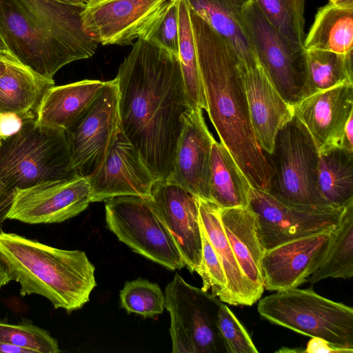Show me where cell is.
<instances>
[{"mask_svg":"<svg viewBox=\"0 0 353 353\" xmlns=\"http://www.w3.org/2000/svg\"><path fill=\"white\" fill-rule=\"evenodd\" d=\"M117 77L121 128L155 179H168L190 109L179 55L138 38Z\"/></svg>","mask_w":353,"mask_h":353,"instance_id":"obj_1","label":"cell"},{"mask_svg":"<svg viewBox=\"0 0 353 353\" xmlns=\"http://www.w3.org/2000/svg\"><path fill=\"white\" fill-rule=\"evenodd\" d=\"M190 14L210 120L250 185L268 191L270 170L251 123L241 61L190 7Z\"/></svg>","mask_w":353,"mask_h":353,"instance_id":"obj_2","label":"cell"},{"mask_svg":"<svg viewBox=\"0 0 353 353\" xmlns=\"http://www.w3.org/2000/svg\"><path fill=\"white\" fill-rule=\"evenodd\" d=\"M84 7L59 0H0V35L22 63L53 79L61 68L97 50L82 26Z\"/></svg>","mask_w":353,"mask_h":353,"instance_id":"obj_3","label":"cell"},{"mask_svg":"<svg viewBox=\"0 0 353 353\" xmlns=\"http://www.w3.org/2000/svg\"><path fill=\"white\" fill-rule=\"evenodd\" d=\"M0 258L20 294H38L72 312L90 300L97 285L94 266L81 250L51 247L14 233L0 232Z\"/></svg>","mask_w":353,"mask_h":353,"instance_id":"obj_4","label":"cell"},{"mask_svg":"<svg viewBox=\"0 0 353 353\" xmlns=\"http://www.w3.org/2000/svg\"><path fill=\"white\" fill-rule=\"evenodd\" d=\"M77 176L65 130L40 125L35 116L23 118L20 129L0 143V226L18 190Z\"/></svg>","mask_w":353,"mask_h":353,"instance_id":"obj_5","label":"cell"},{"mask_svg":"<svg viewBox=\"0 0 353 353\" xmlns=\"http://www.w3.org/2000/svg\"><path fill=\"white\" fill-rule=\"evenodd\" d=\"M257 310L272 323L353 350V308L312 288L276 291L260 299Z\"/></svg>","mask_w":353,"mask_h":353,"instance_id":"obj_6","label":"cell"},{"mask_svg":"<svg viewBox=\"0 0 353 353\" xmlns=\"http://www.w3.org/2000/svg\"><path fill=\"white\" fill-rule=\"evenodd\" d=\"M263 154L270 170L267 192L271 195L294 205L328 206L318 188V148L298 119L294 116L279 129L272 152Z\"/></svg>","mask_w":353,"mask_h":353,"instance_id":"obj_7","label":"cell"},{"mask_svg":"<svg viewBox=\"0 0 353 353\" xmlns=\"http://www.w3.org/2000/svg\"><path fill=\"white\" fill-rule=\"evenodd\" d=\"M172 353H221L225 347L217 326L223 303L187 283L178 273L165 289Z\"/></svg>","mask_w":353,"mask_h":353,"instance_id":"obj_8","label":"cell"},{"mask_svg":"<svg viewBox=\"0 0 353 353\" xmlns=\"http://www.w3.org/2000/svg\"><path fill=\"white\" fill-rule=\"evenodd\" d=\"M241 25L259 65L281 97L293 106L305 97L306 49L283 37L266 19L255 0L243 9Z\"/></svg>","mask_w":353,"mask_h":353,"instance_id":"obj_9","label":"cell"},{"mask_svg":"<svg viewBox=\"0 0 353 353\" xmlns=\"http://www.w3.org/2000/svg\"><path fill=\"white\" fill-rule=\"evenodd\" d=\"M104 201L107 228L120 241L170 270L185 267L174 239L148 198L120 196Z\"/></svg>","mask_w":353,"mask_h":353,"instance_id":"obj_10","label":"cell"},{"mask_svg":"<svg viewBox=\"0 0 353 353\" xmlns=\"http://www.w3.org/2000/svg\"><path fill=\"white\" fill-rule=\"evenodd\" d=\"M248 207L254 216L257 236L263 251L294 239L334 230L345 208L291 205L252 186L249 191Z\"/></svg>","mask_w":353,"mask_h":353,"instance_id":"obj_11","label":"cell"},{"mask_svg":"<svg viewBox=\"0 0 353 353\" xmlns=\"http://www.w3.org/2000/svg\"><path fill=\"white\" fill-rule=\"evenodd\" d=\"M120 127L115 78L105 81L88 108L65 130L72 166L79 176L89 177L96 171Z\"/></svg>","mask_w":353,"mask_h":353,"instance_id":"obj_12","label":"cell"},{"mask_svg":"<svg viewBox=\"0 0 353 353\" xmlns=\"http://www.w3.org/2000/svg\"><path fill=\"white\" fill-rule=\"evenodd\" d=\"M91 203L88 177L43 181L18 190L6 219L26 223H54L70 219Z\"/></svg>","mask_w":353,"mask_h":353,"instance_id":"obj_13","label":"cell"},{"mask_svg":"<svg viewBox=\"0 0 353 353\" xmlns=\"http://www.w3.org/2000/svg\"><path fill=\"white\" fill-rule=\"evenodd\" d=\"M169 0H105L85 6L84 31L98 43L128 46L141 37Z\"/></svg>","mask_w":353,"mask_h":353,"instance_id":"obj_14","label":"cell"},{"mask_svg":"<svg viewBox=\"0 0 353 353\" xmlns=\"http://www.w3.org/2000/svg\"><path fill=\"white\" fill-rule=\"evenodd\" d=\"M151 205L174 239L185 267L200 273L202 239L198 198L170 179H157L150 197Z\"/></svg>","mask_w":353,"mask_h":353,"instance_id":"obj_15","label":"cell"},{"mask_svg":"<svg viewBox=\"0 0 353 353\" xmlns=\"http://www.w3.org/2000/svg\"><path fill=\"white\" fill-rule=\"evenodd\" d=\"M88 178L91 202L120 196L150 197L156 181L121 127L102 163Z\"/></svg>","mask_w":353,"mask_h":353,"instance_id":"obj_16","label":"cell"},{"mask_svg":"<svg viewBox=\"0 0 353 353\" xmlns=\"http://www.w3.org/2000/svg\"><path fill=\"white\" fill-rule=\"evenodd\" d=\"M334 230L265 250L261 261L264 289L276 292L297 288L305 283L323 263Z\"/></svg>","mask_w":353,"mask_h":353,"instance_id":"obj_17","label":"cell"},{"mask_svg":"<svg viewBox=\"0 0 353 353\" xmlns=\"http://www.w3.org/2000/svg\"><path fill=\"white\" fill-rule=\"evenodd\" d=\"M214 138L209 131L203 110L189 109L178 139L172 174L168 179L199 199L210 201V159Z\"/></svg>","mask_w":353,"mask_h":353,"instance_id":"obj_18","label":"cell"},{"mask_svg":"<svg viewBox=\"0 0 353 353\" xmlns=\"http://www.w3.org/2000/svg\"><path fill=\"white\" fill-rule=\"evenodd\" d=\"M292 107L294 116L307 128L319 152L339 147L345 126L353 114V84L317 92Z\"/></svg>","mask_w":353,"mask_h":353,"instance_id":"obj_19","label":"cell"},{"mask_svg":"<svg viewBox=\"0 0 353 353\" xmlns=\"http://www.w3.org/2000/svg\"><path fill=\"white\" fill-rule=\"evenodd\" d=\"M250 121L263 151L270 153L276 133L294 117L293 107L281 97L262 67L243 70Z\"/></svg>","mask_w":353,"mask_h":353,"instance_id":"obj_20","label":"cell"},{"mask_svg":"<svg viewBox=\"0 0 353 353\" xmlns=\"http://www.w3.org/2000/svg\"><path fill=\"white\" fill-rule=\"evenodd\" d=\"M221 221L238 265L260 299L263 291L261 261L263 254L254 216L248 207L221 209Z\"/></svg>","mask_w":353,"mask_h":353,"instance_id":"obj_21","label":"cell"},{"mask_svg":"<svg viewBox=\"0 0 353 353\" xmlns=\"http://www.w3.org/2000/svg\"><path fill=\"white\" fill-rule=\"evenodd\" d=\"M200 223L224 270L227 288L223 303L252 305L259 300L242 273L223 230L221 208L211 201L198 198Z\"/></svg>","mask_w":353,"mask_h":353,"instance_id":"obj_22","label":"cell"},{"mask_svg":"<svg viewBox=\"0 0 353 353\" xmlns=\"http://www.w3.org/2000/svg\"><path fill=\"white\" fill-rule=\"evenodd\" d=\"M6 70L0 77V114L13 113L22 119L35 116V110L46 92L54 85L25 65L5 49Z\"/></svg>","mask_w":353,"mask_h":353,"instance_id":"obj_23","label":"cell"},{"mask_svg":"<svg viewBox=\"0 0 353 353\" xmlns=\"http://www.w3.org/2000/svg\"><path fill=\"white\" fill-rule=\"evenodd\" d=\"M104 83L100 80L84 79L51 87L35 110V121L42 125L66 130L88 108Z\"/></svg>","mask_w":353,"mask_h":353,"instance_id":"obj_24","label":"cell"},{"mask_svg":"<svg viewBox=\"0 0 353 353\" xmlns=\"http://www.w3.org/2000/svg\"><path fill=\"white\" fill-rule=\"evenodd\" d=\"M250 1L187 0L190 8L230 42L243 70L259 64L241 25V13Z\"/></svg>","mask_w":353,"mask_h":353,"instance_id":"obj_25","label":"cell"},{"mask_svg":"<svg viewBox=\"0 0 353 353\" xmlns=\"http://www.w3.org/2000/svg\"><path fill=\"white\" fill-rule=\"evenodd\" d=\"M251 186L227 148L214 140L210 159V201L221 209L248 207Z\"/></svg>","mask_w":353,"mask_h":353,"instance_id":"obj_26","label":"cell"},{"mask_svg":"<svg viewBox=\"0 0 353 353\" xmlns=\"http://www.w3.org/2000/svg\"><path fill=\"white\" fill-rule=\"evenodd\" d=\"M318 188L328 206L343 208L353 201V152L340 147L319 152Z\"/></svg>","mask_w":353,"mask_h":353,"instance_id":"obj_27","label":"cell"},{"mask_svg":"<svg viewBox=\"0 0 353 353\" xmlns=\"http://www.w3.org/2000/svg\"><path fill=\"white\" fill-rule=\"evenodd\" d=\"M306 50L346 53L353 50V9L342 8L330 3L319 8L309 33Z\"/></svg>","mask_w":353,"mask_h":353,"instance_id":"obj_28","label":"cell"},{"mask_svg":"<svg viewBox=\"0 0 353 353\" xmlns=\"http://www.w3.org/2000/svg\"><path fill=\"white\" fill-rule=\"evenodd\" d=\"M179 58L188 105L207 110L187 0L179 1Z\"/></svg>","mask_w":353,"mask_h":353,"instance_id":"obj_29","label":"cell"},{"mask_svg":"<svg viewBox=\"0 0 353 353\" xmlns=\"http://www.w3.org/2000/svg\"><path fill=\"white\" fill-rule=\"evenodd\" d=\"M352 52L306 50L305 97L342 84H353Z\"/></svg>","mask_w":353,"mask_h":353,"instance_id":"obj_30","label":"cell"},{"mask_svg":"<svg viewBox=\"0 0 353 353\" xmlns=\"http://www.w3.org/2000/svg\"><path fill=\"white\" fill-rule=\"evenodd\" d=\"M353 276V201L345 208L335 228L327 254L319 268L309 277L311 284L327 278L351 279Z\"/></svg>","mask_w":353,"mask_h":353,"instance_id":"obj_31","label":"cell"},{"mask_svg":"<svg viewBox=\"0 0 353 353\" xmlns=\"http://www.w3.org/2000/svg\"><path fill=\"white\" fill-rule=\"evenodd\" d=\"M273 28L290 43L304 46L305 0H255Z\"/></svg>","mask_w":353,"mask_h":353,"instance_id":"obj_32","label":"cell"},{"mask_svg":"<svg viewBox=\"0 0 353 353\" xmlns=\"http://www.w3.org/2000/svg\"><path fill=\"white\" fill-rule=\"evenodd\" d=\"M120 303L128 313L145 318L157 316L164 311L165 294L159 285L139 278L128 281L120 292Z\"/></svg>","mask_w":353,"mask_h":353,"instance_id":"obj_33","label":"cell"},{"mask_svg":"<svg viewBox=\"0 0 353 353\" xmlns=\"http://www.w3.org/2000/svg\"><path fill=\"white\" fill-rule=\"evenodd\" d=\"M0 341L29 349L34 353H58L56 339L46 330L29 323L14 325L0 322Z\"/></svg>","mask_w":353,"mask_h":353,"instance_id":"obj_34","label":"cell"},{"mask_svg":"<svg viewBox=\"0 0 353 353\" xmlns=\"http://www.w3.org/2000/svg\"><path fill=\"white\" fill-rule=\"evenodd\" d=\"M179 1V0H169L139 37L178 55Z\"/></svg>","mask_w":353,"mask_h":353,"instance_id":"obj_35","label":"cell"},{"mask_svg":"<svg viewBox=\"0 0 353 353\" xmlns=\"http://www.w3.org/2000/svg\"><path fill=\"white\" fill-rule=\"evenodd\" d=\"M217 326L226 353H258L248 332L223 302L217 314Z\"/></svg>","mask_w":353,"mask_h":353,"instance_id":"obj_36","label":"cell"},{"mask_svg":"<svg viewBox=\"0 0 353 353\" xmlns=\"http://www.w3.org/2000/svg\"><path fill=\"white\" fill-rule=\"evenodd\" d=\"M202 257L199 276L203 281L201 290H211L212 294L223 302L227 288L225 274L222 264L211 245L201 223Z\"/></svg>","mask_w":353,"mask_h":353,"instance_id":"obj_37","label":"cell"},{"mask_svg":"<svg viewBox=\"0 0 353 353\" xmlns=\"http://www.w3.org/2000/svg\"><path fill=\"white\" fill-rule=\"evenodd\" d=\"M303 352L307 353H352L353 350L341 347L319 337H311Z\"/></svg>","mask_w":353,"mask_h":353,"instance_id":"obj_38","label":"cell"},{"mask_svg":"<svg viewBox=\"0 0 353 353\" xmlns=\"http://www.w3.org/2000/svg\"><path fill=\"white\" fill-rule=\"evenodd\" d=\"M23 119L16 114L5 113L0 115V134L2 138L10 136L18 131Z\"/></svg>","mask_w":353,"mask_h":353,"instance_id":"obj_39","label":"cell"},{"mask_svg":"<svg viewBox=\"0 0 353 353\" xmlns=\"http://www.w3.org/2000/svg\"><path fill=\"white\" fill-rule=\"evenodd\" d=\"M340 148L353 152V114H352L344 128Z\"/></svg>","mask_w":353,"mask_h":353,"instance_id":"obj_40","label":"cell"},{"mask_svg":"<svg viewBox=\"0 0 353 353\" xmlns=\"http://www.w3.org/2000/svg\"><path fill=\"white\" fill-rule=\"evenodd\" d=\"M0 353H34V351L0 341Z\"/></svg>","mask_w":353,"mask_h":353,"instance_id":"obj_41","label":"cell"},{"mask_svg":"<svg viewBox=\"0 0 353 353\" xmlns=\"http://www.w3.org/2000/svg\"><path fill=\"white\" fill-rule=\"evenodd\" d=\"M11 281L9 273L0 258V289Z\"/></svg>","mask_w":353,"mask_h":353,"instance_id":"obj_42","label":"cell"},{"mask_svg":"<svg viewBox=\"0 0 353 353\" xmlns=\"http://www.w3.org/2000/svg\"><path fill=\"white\" fill-rule=\"evenodd\" d=\"M329 3L339 8L353 9V0H329Z\"/></svg>","mask_w":353,"mask_h":353,"instance_id":"obj_43","label":"cell"},{"mask_svg":"<svg viewBox=\"0 0 353 353\" xmlns=\"http://www.w3.org/2000/svg\"><path fill=\"white\" fill-rule=\"evenodd\" d=\"M3 51L4 50H0V77L6 70V61Z\"/></svg>","mask_w":353,"mask_h":353,"instance_id":"obj_44","label":"cell"},{"mask_svg":"<svg viewBox=\"0 0 353 353\" xmlns=\"http://www.w3.org/2000/svg\"><path fill=\"white\" fill-rule=\"evenodd\" d=\"M68 3L78 5V6H85L86 0H59Z\"/></svg>","mask_w":353,"mask_h":353,"instance_id":"obj_45","label":"cell"},{"mask_svg":"<svg viewBox=\"0 0 353 353\" xmlns=\"http://www.w3.org/2000/svg\"><path fill=\"white\" fill-rule=\"evenodd\" d=\"M105 0H86V5H93Z\"/></svg>","mask_w":353,"mask_h":353,"instance_id":"obj_46","label":"cell"},{"mask_svg":"<svg viewBox=\"0 0 353 353\" xmlns=\"http://www.w3.org/2000/svg\"><path fill=\"white\" fill-rule=\"evenodd\" d=\"M6 49V45L0 35V50Z\"/></svg>","mask_w":353,"mask_h":353,"instance_id":"obj_47","label":"cell"},{"mask_svg":"<svg viewBox=\"0 0 353 353\" xmlns=\"http://www.w3.org/2000/svg\"><path fill=\"white\" fill-rule=\"evenodd\" d=\"M1 139H2V137H1V135L0 134V143H1Z\"/></svg>","mask_w":353,"mask_h":353,"instance_id":"obj_48","label":"cell"},{"mask_svg":"<svg viewBox=\"0 0 353 353\" xmlns=\"http://www.w3.org/2000/svg\"><path fill=\"white\" fill-rule=\"evenodd\" d=\"M0 115H1V114H0Z\"/></svg>","mask_w":353,"mask_h":353,"instance_id":"obj_49","label":"cell"}]
</instances>
